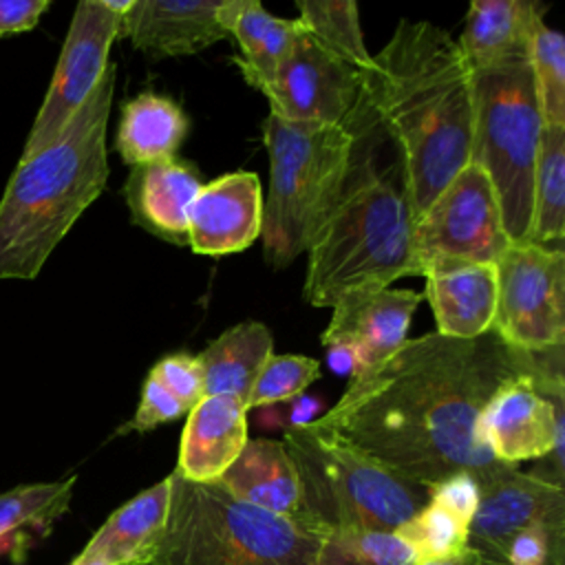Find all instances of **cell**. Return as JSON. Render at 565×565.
Segmentation results:
<instances>
[{"mask_svg": "<svg viewBox=\"0 0 565 565\" xmlns=\"http://www.w3.org/2000/svg\"><path fill=\"white\" fill-rule=\"evenodd\" d=\"M188 411L152 377L148 375L143 386H141V397L137 404L135 415L130 417L128 424H124L117 435L124 433H148L161 424L174 422L183 417Z\"/></svg>", "mask_w": 565, "mask_h": 565, "instance_id": "36", "label": "cell"}, {"mask_svg": "<svg viewBox=\"0 0 565 565\" xmlns=\"http://www.w3.org/2000/svg\"><path fill=\"white\" fill-rule=\"evenodd\" d=\"M121 15L108 0H82L75 7L49 90L24 139L22 157L51 143L79 110L108 68V53L119 35Z\"/></svg>", "mask_w": 565, "mask_h": 565, "instance_id": "11", "label": "cell"}, {"mask_svg": "<svg viewBox=\"0 0 565 565\" xmlns=\"http://www.w3.org/2000/svg\"><path fill=\"white\" fill-rule=\"evenodd\" d=\"M170 510V477L117 508L79 554L108 565H146L159 547Z\"/></svg>", "mask_w": 565, "mask_h": 565, "instance_id": "23", "label": "cell"}, {"mask_svg": "<svg viewBox=\"0 0 565 565\" xmlns=\"http://www.w3.org/2000/svg\"><path fill=\"white\" fill-rule=\"evenodd\" d=\"M561 349L519 351L492 329L472 340L437 331L408 338L386 360L351 375L335 406L311 422L406 481L430 488L466 472L481 486L508 468L479 435L486 404L519 377L539 386L558 382L563 364L550 362Z\"/></svg>", "mask_w": 565, "mask_h": 565, "instance_id": "1", "label": "cell"}, {"mask_svg": "<svg viewBox=\"0 0 565 565\" xmlns=\"http://www.w3.org/2000/svg\"><path fill=\"white\" fill-rule=\"evenodd\" d=\"M362 73L320 49L298 24L287 60L260 93L269 115L296 124H344L360 93Z\"/></svg>", "mask_w": 565, "mask_h": 565, "instance_id": "12", "label": "cell"}, {"mask_svg": "<svg viewBox=\"0 0 565 565\" xmlns=\"http://www.w3.org/2000/svg\"><path fill=\"white\" fill-rule=\"evenodd\" d=\"M188 117L177 102L157 93H139L121 106L115 150L132 166L172 159L188 135Z\"/></svg>", "mask_w": 565, "mask_h": 565, "instance_id": "26", "label": "cell"}, {"mask_svg": "<svg viewBox=\"0 0 565 565\" xmlns=\"http://www.w3.org/2000/svg\"><path fill=\"white\" fill-rule=\"evenodd\" d=\"M499 565H565V516L539 521L516 532Z\"/></svg>", "mask_w": 565, "mask_h": 565, "instance_id": "34", "label": "cell"}, {"mask_svg": "<svg viewBox=\"0 0 565 565\" xmlns=\"http://www.w3.org/2000/svg\"><path fill=\"white\" fill-rule=\"evenodd\" d=\"M49 7L51 0H0V38L35 29Z\"/></svg>", "mask_w": 565, "mask_h": 565, "instance_id": "38", "label": "cell"}, {"mask_svg": "<svg viewBox=\"0 0 565 565\" xmlns=\"http://www.w3.org/2000/svg\"><path fill=\"white\" fill-rule=\"evenodd\" d=\"M565 234V126H543L532 179L527 243L561 247Z\"/></svg>", "mask_w": 565, "mask_h": 565, "instance_id": "27", "label": "cell"}, {"mask_svg": "<svg viewBox=\"0 0 565 565\" xmlns=\"http://www.w3.org/2000/svg\"><path fill=\"white\" fill-rule=\"evenodd\" d=\"M263 190L254 172H227L203 183L188 210V245L196 254L225 256L260 236Z\"/></svg>", "mask_w": 565, "mask_h": 565, "instance_id": "16", "label": "cell"}, {"mask_svg": "<svg viewBox=\"0 0 565 565\" xmlns=\"http://www.w3.org/2000/svg\"><path fill=\"white\" fill-rule=\"evenodd\" d=\"M218 18L238 42L234 64L245 82L256 90L267 88L294 46L298 20L276 18L256 0H221Z\"/></svg>", "mask_w": 565, "mask_h": 565, "instance_id": "24", "label": "cell"}, {"mask_svg": "<svg viewBox=\"0 0 565 565\" xmlns=\"http://www.w3.org/2000/svg\"><path fill=\"white\" fill-rule=\"evenodd\" d=\"M148 375H152L188 413L205 397L203 371L196 355H190V353L168 355L159 360Z\"/></svg>", "mask_w": 565, "mask_h": 565, "instance_id": "35", "label": "cell"}, {"mask_svg": "<svg viewBox=\"0 0 565 565\" xmlns=\"http://www.w3.org/2000/svg\"><path fill=\"white\" fill-rule=\"evenodd\" d=\"M75 477L49 483H22L0 492V536L15 530L46 534L68 510Z\"/></svg>", "mask_w": 565, "mask_h": 565, "instance_id": "29", "label": "cell"}, {"mask_svg": "<svg viewBox=\"0 0 565 565\" xmlns=\"http://www.w3.org/2000/svg\"><path fill=\"white\" fill-rule=\"evenodd\" d=\"M170 510L146 565H316L320 539L232 497L216 481L172 472Z\"/></svg>", "mask_w": 565, "mask_h": 565, "instance_id": "7", "label": "cell"}, {"mask_svg": "<svg viewBox=\"0 0 565 565\" xmlns=\"http://www.w3.org/2000/svg\"><path fill=\"white\" fill-rule=\"evenodd\" d=\"M274 340L263 322H238L212 340L199 355L205 395H227L247 404L252 384L267 358Z\"/></svg>", "mask_w": 565, "mask_h": 565, "instance_id": "25", "label": "cell"}, {"mask_svg": "<svg viewBox=\"0 0 565 565\" xmlns=\"http://www.w3.org/2000/svg\"><path fill=\"white\" fill-rule=\"evenodd\" d=\"M424 565H483L481 558L472 552V550H466L463 554L450 558V561H441V563H424Z\"/></svg>", "mask_w": 565, "mask_h": 565, "instance_id": "39", "label": "cell"}, {"mask_svg": "<svg viewBox=\"0 0 565 565\" xmlns=\"http://www.w3.org/2000/svg\"><path fill=\"white\" fill-rule=\"evenodd\" d=\"M300 483L305 527L329 532H395L428 501V488L406 481L351 448L316 422L282 435Z\"/></svg>", "mask_w": 565, "mask_h": 565, "instance_id": "6", "label": "cell"}, {"mask_svg": "<svg viewBox=\"0 0 565 565\" xmlns=\"http://www.w3.org/2000/svg\"><path fill=\"white\" fill-rule=\"evenodd\" d=\"M545 7L532 0H475L457 46L470 71L527 62Z\"/></svg>", "mask_w": 565, "mask_h": 565, "instance_id": "20", "label": "cell"}, {"mask_svg": "<svg viewBox=\"0 0 565 565\" xmlns=\"http://www.w3.org/2000/svg\"><path fill=\"white\" fill-rule=\"evenodd\" d=\"M472 115V71L457 40L430 22L402 18L362 73L355 106L342 126L351 135L388 137L417 218L470 161Z\"/></svg>", "mask_w": 565, "mask_h": 565, "instance_id": "2", "label": "cell"}, {"mask_svg": "<svg viewBox=\"0 0 565 565\" xmlns=\"http://www.w3.org/2000/svg\"><path fill=\"white\" fill-rule=\"evenodd\" d=\"M468 527V550L483 565H499L510 539L539 521L565 516V490L512 466L483 481Z\"/></svg>", "mask_w": 565, "mask_h": 565, "instance_id": "14", "label": "cell"}, {"mask_svg": "<svg viewBox=\"0 0 565 565\" xmlns=\"http://www.w3.org/2000/svg\"><path fill=\"white\" fill-rule=\"evenodd\" d=\"M353 146L342 196L307 249L302 296L311 307L419 276L415 218L397 163L382 170L364 146Z\"/></svg>", "mask_w": 565, "mask_h": 565, "instance_id": "4", "label": "cell"}, {"mask_svg": "<svg viewBox=\"0 0 565 565\" xmlns=\"http://www.w3.org/2000/svg\"><path fill=\"white\" fill-rule=\"evenodd\" d=\"M413 289H364L340 298L322 333V344L344 347L355 358V373L375 366L408 340L411 320L422 302Z\"/></svg>", "mask_w": 565, "mask_h": 565, "instance_id": "15", "label": "cell"}, {"mask_svg": "<svg viewBox=\"0 0 565 565\" xmlns=\"http://www.w3.org/2000/svg\"><path fill=\"white\" fill-rule=\"evenodd\" d=\"M492 331L512 349L547 351L565 340V252L510 243L494 263Z\"/></svg>", "mask_w": 565, "mask_h": 565, "instance_id": "10", "label": "cell"}, {"mask_svg": "<svg viewBox=\"0 0 565 565\" xmlns=\"http://www.w3.org/2000/svg\"><path fill=\"white\" fill-rule=\"evenodd\" d=\"M470 161L488 174L510 243H527L543 117L527 62L472 71Z\"/></svg>", "mask_w": 565, "mask_h": 565, "instance_id": "8", "label": "cell"}, {"mask_svg": "<svg viewBox=\"0 0 565 565\" xmlns=\"http://www.w3.org/2000/svg\"><path fill=\"white\" fill-rule=\"evenodd\" d=\"M479 435L499 463L552 457L563 477V393H545L534 377L503 384L486 404Z\"/></svg>", "mask_w": 565, "mask_h": 565, "instance_id": "13", "label": "cell"}, {"mask_svg": "<svg viewBox=\"0 0 565 565\" xmlns=\"http://www.w3.org/2000/svg\"><path fill=\"white\" fill-rule=\"evenodd\" d=\"M71 565H108L106 561L97 558V556H86V554H79Z\"/></svg>", "mask_w": 565, "mask_h": 565, "instance_id": "40", "label": "cell"}, {"mask_svg": "<svg viewBox=\"0 0 565 565\" xmlns=\"http://www.w3.org/2000/svg\"><path fill=\"white\" fill-rule=\"evenodd\" d=\"M201 185L196 168L172 157L132 166L124 199L132 223L168 243L188 245V210Z\"/></svg>", "mask_w": 565, "mask_h": 565, "instance_id": "18", "label": "cell"}, {"mask_svg": "<svg viewBox=\"0 0 565 565\" xmlns=\"http://www.w3.org/2000/svg\"><path fill=\"white\" fill-rule=\"evenodd\" d=\"M232 497L305 527L300 483L282 441L247 439L216 481Z\"/></svg>", "mask_w": 565, "mask_h": 565, "instance_id": "21", "label": "cell"}, {"mask_svg": "<svg viewBox=\"0 0 565 565\" xmlns=\"http://www.w3.org/2000/svg\"><path fill=\"white\" fill-rule=\"evenodd\" d=\"M419 276L446 265H494L510 247L497 192L481 166L468 161L415 218Z\"/></svg>", "mask_w": 565, "mask_h": 565, "instance_id": "9", "label": "cell"}, {"mask_svg": "<svg viewBox=\"0 0 565 565\" xmlns=\"http://www.w3.org/2000/svg\"><path fill=\"white\" fill-rule=\"evenodd\" d=\"M424 280L439 335L472 340L492 329L497 307L494 265L435 267L424 274Z\"/></svg>", "mask_w": 565, "mask_h": 565, "instance_id": "22", "label": "cell"}, {"mask_svg": "<svg viewBox=\"0 0 565 565\" xmlns=\"http://www.w3.org/2000/svg\"><path fill=\"white\" fill-rule=\"evenodd\" d=\"M320 377V364L307 355L271 353L256 375L245 408H263L278 402H289Z\"/></svg>", "mask_w": 565, "mask_h": 565, "instance_id": "33", "label": "cell"}, {"mask_svg": "<svg viewBox=\"0 0 565 565\" xmlns=\"http://www.w3.org/2000/svg\"><path fill=\"white\" fill-rule=\"evenodd\" d=\"M117 66L44 148L20 157L0 199V280H33L108 181L106 130Z\"/></svg>", "mask_w": 565, "mask_h": 565, "instance_id": "3", "label": "cell"}, {"mask_svg": "<svg viewBox=\"0 0 565 565\" xmlns=\"http://www.w3.org/2000/svg\"><path fill=\"white\" fill-rule=\"evenodd\" d=\"M468 527L470 523L428 499L426 505L395 532L408 543L417 565H424L463 554L468 550Z\"/></svg>", "mask_w": 565, "mask_h": 565, "instance_id": "30", "label": "cell"}, {"mask_svg": "<svg viewBox=\"0 0 565 565\" xmlns=\"http://www.w3.org/2000/svg\"><path fill=\"white\" fill-rule=\"evenodd\" d=\"M263 143L269 190L263 201V258L274 269L305 254L347 185L353 137L342 126L296 124L267 115Z\"/></svg>", "mask_w": 565, "mask_h": 565, "instance_id": "5", "label": "cell"}, {"mask_svg": "<svg viewBox=\"0 0 565 565\" xmlns=\"http://www.w3.org/2000/svg\"><path fill=\"white\" fill-rule=\"evenodd\" d=\"M316 565H417L397 532H329L320 536Z\"/></svg>", "mask_w": 565, "mask_h": 565, "instance_id": "31", "label": "cell"}, {"mask_svg": "<svg viewBox=\"0 0 565 565\" xmlns=\"http://www.w3.org/2000/svg\"><path fill=\"white\" fill-rule=\"evenodd\" d=\"M300 29L327 53L364 73L373 55L364 46L358 4L349 0H298Z\"/></svg>", "mask_w": 565, "mask_h": 565, "instance_id": "28", "label": "cell"}, {"mask_svg": "<svg viewBox=\"0 0 565 565\" xmlns=\"http://www.w3.org/2000/svg\"><path fill=\"white\" fill-rule=\"evenodd\" d=\"M247 441V408L227 395H205L183 426L174 472L212 483L230 468Z\"/></svg>", "mask_w": 565, "mask_h": 565, "instance_id": "19", "label": "cell"}, {"mask_svg": "<svg viewBox=\"0 0 565 565\" xmlns=\"http://www.w3.org/2000/svg\"><path fill=\"white\" fill-rule=\"evenodd\" d=\"M218 7L221 0H135L119 35L157 60L194 55L230 35Z\"/></svg>", "mask_w": 565, "mask_h": 565, "instance_id": "17", "label": "cell"}, {"mask_svg": "<svg viewBox=\"0 0 565 565\" xmlns=\"http://www.w3.org/2000/svg\"><path fill=\"white\" fill-rule=\"evenodd\" d=\"M527 64L543 126H565V40L545 22L532 35Z\"/></svg>", "mask_w": 565, "mask_h": 565, "instance_id": "32", "label": "cell"}, {"mask_svg": "<svg viewBox=\"0 0 565 565\" xmlns=\"http://www.w3.org/2000/svg\"><path fill=\"white\" fill-rule=\"evenodd\" d=\"M479 481L472 475H455L448 477L435 486L428 488V499L444 505L446 510H450L452 514H457L459 519H463L466 523L472 521L477 505H479Z\"/></svg>", "mask_w": 565, "mask_h": 565, "instance_id": "37", "label": "cell"}]
</instances>
